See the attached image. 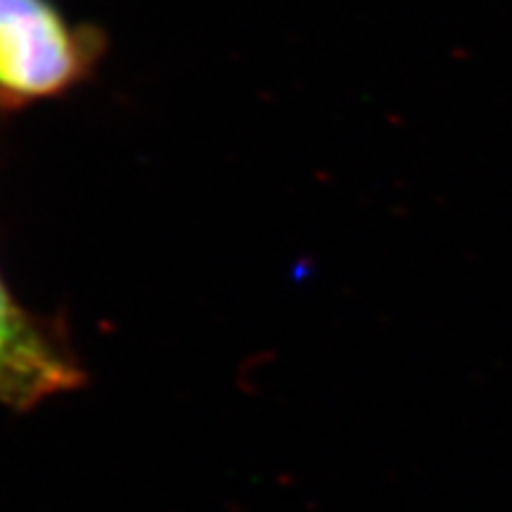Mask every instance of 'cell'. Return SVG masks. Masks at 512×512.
<instances>
[{
	"label": "cell",
	"mask_w": 512,
	"mask_h": 512,
	"mask_svg": "<svg viewBox=\"0 0 512 512\" xmlns=\"http://www.w3.org/2000/svg\"><path fill=\"white\" fill-rule=\"evenodd\" d=\"M76 34L48 0H0V93L12 100L64 91L81 72Z\"/></svg>",
	"instance_id": "1"
},
{
	"label": "cell",
	"mask_w": 512,
	"mask_h": 512,
	"mask_svg": "<svg viewBox=\"0 0 512 512\" xmlns=\"http://www.w3.org/2000/svg\"><path fill=\"white\" fill-rule=\"evenodd\" d=\"M81 380L76 363L27 311L0 278V406L27 411L69 392Z\"/></svg>",
	"instance_id": "2"
}]
</instances>
